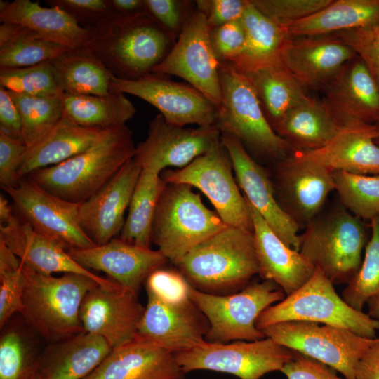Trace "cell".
<instances>
[{
	"label": "cell",
	"instance_id": "obj_29",
	"mask_svg": "<svg viewBox=\"0 0 379 379\" xmlns=\"http://www.w3.org/2000/svg\"><path fill=\"white\" fill-rule=\"evenodd\" d=\"M0 21L25 27L68 49L86 46L91 38V32L66 12L56 6H42L38 1H1Z\"/></svg>",
	"mask_w": 379,
	"mask_h": 379
},
{
	"label": "cell",
	"instance_id": "obj_19",
	"mask_svg": "<svg viewBox=\"0 0 379 379\" xmlns=\"http://www.w3.org/2000/svg\"><path fill=\"white\" fill-rule=\"evenodd\" d=\"M144 311L135 292L97 285L83 300L80 319L84 331L101 336L114 349L135 338Z\"/></svg>",
	"mask_w": 379,
	"mask_h": 379
},
{
	"label": "cell",
	"instance_id": "obj_17",
	"mask_svg": "<svg viewBox=\"0 0 379 379\" xmlns=\"http://www.w3.org/2000/svg\"><path fill=\"white\" fill-rule=\"evenodd\" d=\"M220 138L215 125L185 128L168 122L159 114L150 121L133 159L142 169L161 174L168 167H185L219 145Z\"/></svg>",
	"mask_w": 379,
	"mask_h": 379
},
{
	"label": "cell",
	"instance_id": "obj_18",
	"mask_svg": "<svg viewBox=\"0 0 379 379\" xmlns=\"http://www.w3.org/2000/svg\"><path fill=\"white\" fill-rule=\"evenodd\" d=\"M220 142L228 152L245 199L286 246L299 251L300 227L279 206L267 171L234 136L221 133Z\"/></svg>",
	"mask_w": 379,
	"mask_h": 379
},
{
	"label": "cell",
	"instance_id": "obj_41",
	"mask_svg": "<svg viewBox=\"0 0 379 379\" xmlns=\"http://www.w3.org/2000/svg\"><path fill=\"white\" fill-rule=\"evenodd\" d=\"M342 206L354 215L371 220L379 215V175L333 171Z\"/></svg>",
	"mask_w": 379,
	"mask_h": 379
},
{
	"label": "cell",
	"instance_id": "obj_27",
	"mask_svg": "<svg viewBox=\"0 0 379 379\" xmlns=\"http://www.w3.org/2000/svg\"><path fill=\"white\" fill-rule=\"evenodd\" d=\"M246 201L253 220L258 274L264 280L274 281L286 296L289 295L312 277L315 268L299 251L286 246L259 213Z\"/></svg>",
	"mask_w": 379,
	"mask_h": 379
},
{
	"label": "cell",
	"instance_id": "obj_31",
	"mask_svg": "<svg viewBox=\"0 0 379 379\" xmlns=\"http://www.w3.org/2000/svg\"><path fill=\"white\" fill-rule=\"evenodd\" d=\"M101 336L84 331L58 344L38 362L41 379H84L110 354Z\"/></svg>",
	"mask_w": 379,
	"mask_h": 379
},
{
	"label": "cell",
	"instance_id": "obj_11",
	"mask_svg": "<svg viewBox=\"0 0 379 379\" xmlns=\"http://www.w3.org/2000/svg\"><path fill=\"white\" fill-rule=\"evenodd\" d=\"M185 373L207 370L232 374L240 379H260L281 371L293 358V350L270 338L233 343L205 341L190 350L174 354Z\"/></svg>",
	"mask_w": 379,
	"mask_h": 379
},
{
	"label": "cell",
	"instance_id": "obj_23",
	"mask_svg": "<svg viewBox=\"0 0 379 379\" xmlns=\"http://www.w3.org/2000/svg\"><path fill=\"white\" fill-rule=\"evenodd\" d=\"M67 252L85 268L102 271L137 294L149 275L168 260L158 250L115 238L102 245L71 248Z\"/></svg>",
	"mask_w": 379,
	"mask_h": 379
},
{
	"label": "cell",
	"instance_id": "obj_16",
	"mask_svg": "<svg viewBox=\"0 0 379 379\" xmlns=\"http://www.w3.org/2000/svg\"><path fill=\"white\" fill-rule=\"evenodd\" d=\"M109 91L137 96L156 107L169 123L185 126L215 125L218 107L190 85L152 73L137 80L112 77Z\"/></svg>",
	"mask_w": 379,
	"mask_h": 379
},
{
	"label": "cell",
	"instance_id": "obj_1",
	"mask_svg": "<svg viewBox=\"0 0 379 379\" xmlns=\"http://www.w3.org/2000/svg\"><path fill=\"white\" fill-rule=\"evenodd\" d=\"M90 32L86 47L114 77L124 80L153 73L174 44L146 12L114 15Z\"/></svg>",
	"mask_w": 379,
	"mask_h": 379
},
{
	"label": "cell",
	"instance_id": "obj_9",
	"mask_svg": "<svg viewBox=\"0 0 379 379\" xmlns=\"http://www.w3.org/2000/svg\"><path fill=\"white\" fill-rule=\"evenodd\" d=\"M274 281L248 284L241 291L220 295L190 286V299L207 319L209 326L205 339L208 342L254 341L266 338L256 327L260 314L286 298Z\"/></svg>",
	"mask_w": 379,
	"mask_h": 379
},
{
	"label": "cell",
	"instance_id": "obj_60",
	"mask_svg": "<svg viewBox=\"0 0 379 379\" xmlns=\"http://www.w3.org/2000/svg\"><path fill=\"white\" fill-rule=\"evenodd\" d=\"M375 128H376V130H377V133H378V136L375 138V142L376 143V145L378 146H379V121L374 124Z\"/></svg>",
	"mask_w": 379,
	"mask_h": 379
},
{
	"label": "cell",
	"instance_id": "obj_34",
	"mask_svg": "<svg viewBox=\"0 0 379 379\" xmlns=\"http://www.w3.org/2000/svg\"><path fill=\"white\" fill-rule=\"evenodd\" d=\"M244 74L274 130L288 111L310 97L307 90L283 65H267Z\"/></svg>",
	"mask_w": 379,
	"mask_h": 379
},
{
	"label": "cell",
	"instance_id": "obj_30",
	"mask_svg": "<svg viewBox=\"0 0 379 379\" xmlns=\"http://www.w3.org/2000/svg\"><path fill=\"white\" fill-rule=\"evenodd\" d=\"M109 129L79 125L64 112L58 123L41 140L27 149L19 170L20 179L86 150Z\"/></svg>",
	"mask_w": 379,
	"mask_h": 379
},
{
	"label": "cell",
	"instance_id": "obj_38",
	"mask_svg": "<svg viewBox=\"0 0 379 379\" xmlns=\"http://www.w3.org/2000/svg\"><path fill=\"white\" fill-rule=\"evenodd\" d=\"M166 184L160 173L142 169L120 233L121 239L140 247L150 248L155 211Z\"/></svg>",
	"mask_w": 379,
	"mask_h": 379
},
{
	"label": "cell",
	"instance_id": "obj_42",
	"mask_svg": "<svg viewBox=\"0 0 379 379\" xmlns=\"http://www.w3.org/2000/svg\"><path fill=\"white\" fill-rule=\"evenodd\" d=\"M370 228L371 234L365 246L364 260L342 293L349 305L360 311L373 295L379 293V215L370 220Z\"/></svg>",
	"mask_w": 379,
	"mask_h": 379
},
{
	"label": "cell",
	"instance_id": "obj_53",
	"mask_svg": "<svg viewBox=\"0 0 379 379\" xmlns=\"http://www.w3.org/2000/svg\"><path fill=\"white\" fill-rule=\"evenodd\" d=\"M249 0H197V9L204 14L209 29L241 20Z\"/></svg>",
	"mask_w": 379,
	"mask_h": 379
},
{
	"label": "cell",
	"instance_id": "obj_15",
	"mask_svg": "<svg viewBox=\"0 0 379 379\" xmlns=\"http://www.w3.org/2000/svg\"><path fill=\"white\" fill-rule=\"evenodd\" d=\"M4 191L12 199L21 220L67 251L96 245L80 225V204L52 194L27 178L21 179L18 187Z\"/></svg>",
	"mask_w": 379,
	"mask_h": 379
},
{
	"label": "cell",
	"instance_id": "obj_20",
	"mask_svg": "<svg viewBox=\"0 0 379 379\" xmlns=\"http://www.w3.org/2000/svg\"><path fill=\"white\" fill-rule=\"evenodd\" d=\"M356 53L333 34L289 37L281 62L307 89L323 90Z\"/></svg>",
	"mask_w": 379,
	"mask_h": 379
},
{
	"label": "cell",
	"instance_id": "obj_45",
	"mask_svg": "<svg viewBox=\"0 0 379 379\" xmlns=\"http://www.w3.org/2000/svg\"><path fill=\"white\" fill-rule=\"evenodd\" d=\"M30 349L21 333L8 330L0 339V379H31L36 373Z\"/></svg>",
	"mask_w": 379,
	"mask_h": 379
},
{
	"label": "cell",
	"instance_id": "obj_33",
	"mask_svg": "<svg viewBox=\"0 0 379 379\" xmlns=\"http://www.w3.org/2000/svg\"><path fill=\"white\" fill-rule=\"evenodd\" d=\"M241 21L246 45L242 54L232 64L243 73L267 65H282L280 55L285 41L290 37L288 29L263 15L251 0Z\"/></svg>",
	"mask_w": 379,
	"mask_h": 379
},
{
	"label": "cell",
	"instance_id": "obj_5",
	"mask_svg": "<svg viewBox=\"0 0 379 379\" xmlns=\"http://www.w3.org/2000/svg\"><path fill=\"white\" fill-rule=\"evenodd\" d=\"M367 242L362 220L341 206L320 212L307 225L299 252L333 284H348L361 267Z\"/></svg>",
	"mask_w": 379,
	"mask_h": 379
},
{
	"label": "cell",
	"instance_id": "obj_46",
	"mask_svg": "<svg viewBox=\"0 0 379 379\" xmlns=\"http://www.w3.org/2000/svg\"><path fill=\"white\" fill-rule=\"evenodd\" d=\"M145 12L175 42L196 10L195 1L144 0Z\"/></svg>",
	"mask_w": 379,
	"mask_h": 379
},
{
	"label": "cell",
	"instance_id": "obj_48",
	"mask_svg": "<svg viewBox=\"0 0 379 379\" xmlns=\"http://www.w3.org/2000/svg\"><path fill=\"white\" fill-rule=\"evenodd\" d=\"M145 282L147 292L164 303L181 305L191 301V284L180 272L160 267L152 272Z\"/></svg>",
	"mask_w": 379,
	"mask_h": 379
},
{
	"label": "cell",
	"instance_id": "obj_3",
	"mask_svg": "<svg viewBox=\"0 0 379 379\" xmlns=\"http://www.w3.org/2000/svg\"><path fill=\"white\" fill-rule=\"evenodd\" d=\"M22 271L25 288L21 314L38 333L46 340L58 341L84 331L80 309L86 293L99 285L96 281L78 274L58 277L46 275L23 263Z\"/></svg>",
	"mask_w": 379,
	"mask_h": 379
},
{
	"label": "cell",
	"instance_id": "obj_52",
	"mask_svg": "<svg viewBox=\"0 0 379 379\" xmlns=\"http://www.w3.org/2000/svg\"><path fill=\"white\" fill-rule=\"evenodd\" d=\"M27 149L21 140L0 131V185L3 190L19 185V170Z\"/></svg>",
	"mask_w": 379,
	"mask_h": 379
},
{
	"label": "cell",
	"instance_id": "obj_57",
	"mask_svg": "<svg viewBox=\"0 0 379 379\" xmlns=\"http://www.w3.org/2000/svg\"><path fill=\"white\" fill-rule=\"evenodd\" d=\"M116 15H131L145 12L144 0H109Z\"/></svg>",
	"mask_w": 379,
	"mask_h": 379
},
{
	"label": "cell",
	"instance_id": "obj_10",
	"mask_svg": "<svg viewBox=\"0 0 379 379\" xmlns=\"http://www.w3.org/2000/svg\"><path fill=\"white\" fill-rule=\"evenodd\" d=\"M261 331L278 344L338 371L345 379L354 378L359 361L375 340L342 328L305 321H284Z\"/></svg>",
	"mask_w": 379,
	"mask_h": 379
},
{
	"label": "cell",
	"instance_id": "obj_55",
	"mask_svg": "<svg viewBox=\"0 0 379 379\" xmlns=\"http://www.w3.org/2000/svg\"><path fill=\"white\" fill-rule=\"evenodd\" d=\"M0 131L22 140V119L8 91L0 87Z\"/></svg>",
	"mask_w": 379,
	"mask_h": 379
},
{
	"label": "cell",
	"instance_id": "obj_47",
	"mask_svg": "<svg viewBox=\"0 0 379 379\" xmlns=\"http://www.w3.org/2000/svg\"><path fill=\"white\" fill-rule=\"evenodd\" d=\"M333 0H251L263 15L278 25L288 28L324 7Z\"/></svg>",
	"mask_w": 379,
	"mask_h": 379
},
{
	"label": "cell",
	"instance_id": "obj_13",
	"mask_svg": "<svg viewBox=\"0 0 379 379\" xmlns=\"http://www.w3.org/2000/svg\"><path fill=\"white\" fill-rule=\"evenodd\" d=\"M275 163L270 178L276 199L300 227H305L335 190L333 171L297 151Z\"/></svg>",
	"mask_w": 379,
	"mask_h": 379
},
{
	"label": "cell",
	"instance_id": "obj_59",
	"mask_svg": "<svg viewBox=\"0 0 379 379\" xmlns=\"http://www.w3.org/2000/svg\"><path fill=\"white\" fill-rule=\"evenodd\" d=\"M368 314L379 324V293L373 295L366 302Z\"/></svg>",
	"mask_w": 379,
	"mask_h": 379
},
{
	"label": "cell",
	"instance_id": "obj_51",
	"mask_svg": "<svg viewBox=\"0 0 379 379\" xmlns=\"http://www.w3.org/2000/svg\"><path fill=\"white\" fill-rule=\"evenodd\" d=\"M209 35L219 62L233 63L244 50L246 32L241 19L210 29Z\"/></svg>",
	"mask_w": 379,
	"mask_h": 379
},
{
	"label": "cell",
	"instance_id": "obj_4",
	"mask_svg": "<svg viewBox=\"0 0 379 379\" xmlns=\"http://www.w3.org/2000/svg\"><path fill=\"white\" fill-rule=\"evenodd\" d=\"M178 267L192 286L205 292L246 286L259 273L253 232L226 226L190 250Z\"/></svg>",
	"mask_w": 379,
	"mask_h": 379
},
{
	"label": "cell",
	"instance_id": "obj_37",
	"mask_svg": "<svg viewBox=\"0 0 379 379\" xmlns=\"http://www.w3.org/2000/svg\"><path fill=\"white\" fill-rule=\"evenodd\" d=\"M65 114L79 125L110 128L126 125L136 112L124 93L106 95L63 94Z\"/></svg>",
	"mask_w": 379,
	"mask_h": 379
},
{
	"label": "cell",
	"instance_id": "obj_21",
	"mask_svg": "<svg viewBox=\"0 0 379 379\" xmlns=\"http://www.w3.org/2000/svg\"><path fill=\"white\" fill-rule=\"evenodd\" d=\"M0 240L20 258L22 262L39 273L78 274L89 277L100 286L109 289L120 284L93 273L78 263L64 246L35 230L19 217L13 215L0 225Z\"/></svg>",
	"mask_w": 379,
	"mask_h": 379
},
{
	"label": "cell",
	"instance_id": "obj_49",
	"mask_svg": "<svg viewBox=\"0 0 379 379\" xmlns=\"http://www.w3.org/2000/svg\"><path fill=\"white\" fill-rule=\"evenodd\" d=\"M333 34L356 53L379 86V22Z\"/></svg>",
	"mask_w": 379,
	"mask_h": 379
},
{
	"label": "cell",
	"instance_id": "obj_35",
	"mask_svg": "<svg viewBox=\"0 0 379 379\" xmlns=\"http://www.w3.org/2000/svg\"><path fill=\"white\" fill-rule=\"evenodd\" d=\"M379 22V0H335L288 28L291 37L331 34Z\"/></svg>",
	"mask_w": 379,
	"mask_h": 379
},
{
	"label": "cell",
	"instance_id": "obj_50",
	"mask_svg": "<svg viewBox=\"0 0 379 379\" xmlns=\"http://www.w3.org/2000/svg\"><path fill=\"white\" fill-rule=\"evenodd\" d=\"M50 6L66 12L81 27L89 32L116 15L109 0H48Z\"/></svg>",
	"mask_w": 379,
	"mask_h": 379
},
{
	"label": "cell",
	"instance_id": "obj_36",
	"mask_svg": "<svg viewBox=\"0 0 379 379\" xmlns=\"http://www.w3.org/2000/svg\"><path fill=\"white\" fill-rule=\"evenodd\" d=\"M63 94L106 95L113 75L86 47L68 49L50 60Z\"/></svg>",
	"mask_w": 379,
	"mask_h": 379
},
{
	"label": "cell",
	"instance_id": "obj_58",
	"mask_svg": "<svg viewBox=\"0 0 379 379\" xmlns=\"http://www.w3.org/2000/svg\"><path fill=\"white\" fill-rule=\"evenodd\" d=\"M14 214L13 213V208L9 205L7 199L0 195V225H5L8 222Z\"/></svg>",
	"mask_w": 379,
	"mask_h": 379
},
{
	"label": "cell",
	"instance_id": "obj_40",
	"mask_svg": "<svg viewBox=\"0 0 379 379\" xmlns=\"http://www.w3.org/2000/svg\"><path fill=\"white\" fill-rule=\"evenodd\" d=\"M8 93L21 116L22 141L27 149L30 148L41 140L63 116V94L31 96Z\"/></svg>",
	"mask_w": 379,
	"mask_h": 379
},
{
	"label": "cell",
	"instance_id": "obj_61",
	"mask_svg": "<svg viewBox=\"0 0 379 379\" xmlns=\"http://www.w3.org/2000/svg\"><path fill=\"white\" fill-rule=\"evenodd\" d=\"M31 379H41L40 377L37 375V373H36L35 375H34Z\"/></svg>",
	"mask_w": 379,
	"mask_h": 379
},
{
	"label": "cell",
	"instance_id": "obj_54",
	"mask_svg": "<svg viewBox=\"0 0 379 379\" xmlns=\"http://www.w3.org/2000/svg\"><path fill=\"white\" fill-rule=\"evenodd\" d=\"M287 379H345L327 365L293 350V358L280 371Z\"/></svg>",
	"mask_w": 379,
	"mask_h": 379
},
{
	"label": "cell",
	"instance_id": "obj_56",
	"mask_svg": "<svg viewBox=\"0 0 379 379\" xmlns=\"http://www.w3.org/2000/svg\"><path fill=\"white\" fill-rule=\"evenodd\" d=\"M354 379H379V338H375L359 361Z\"/></svg>",
	"mask_w": 379,
	"mask_h": 379
},
{
	"label": "cell",
	"instance_id": "obj_14",
	"mask_svg": "<svg viewBox=\"0 0 379 379\" xmlns=\"http://www.w3.org/2000/svg\"><path fill=\"white\" fill-rule=\"evenodd\" d=\"M209 30L205 16L196 7L170 52L153 73L183 79L218 107L222 100L220 62L213 50Z\"/></svg>",
	"mask_w": 379,
	"mask_h": 379
},
{
	"label": "cell",
	"instance_id": "obj_25",
	"mask_svg": "<svg viewBox=\"0 0 379 379\" xmlns=\"http://www.w3.org/2000/svg\"><path fill=\"white\" fill-rule=\"evenodd\" d=\"M174 353L137 335L110 354L84 379H182Z\"/></svg>",
	"mask_w": 379,
	"mask_h": 379
},
{
	"label": "cell",
	"instance_id": "obj_32",
	"mask_svg": "<svg viewBox=\"0 0 379 379\" xmlns=\"http://www.w3.org/2000/svg\"><path fill=\"white\" fill-rule=\"evenodd\" d=\"M342 127L322 100L309 97L288 111L274 131L293 152H306L326 146Z\"/></svg>",
	"mask_w": 379,
	"mask_h": 379
},
{
	"label": "cell",
	"instance_id": "obj_22",
	"mask_svg": "<svg viewBox=\"0 0 379 379\" xmlns=\"http://www.w3.org/2000/svg\"><path fill=\"white\" fill-rule=\"evenodd\" d=\"M141 171L131 159L100 191L80 204V225L96 245L105 244L121 233Z\"/></svg>",
	"mask_w": 379,
	"mask_h": 379
},
{
	"label": "cell",
	"instance_id": "obj_28",
	"mask_svg": "<svg viewBox=\"0 0 379 379\" xmlns=\"http://www.w3.org/2000/svg\"><path fill=\"white\" fill-rule=\"evenodd\" d=\"M374 124L353 122L343 126L324 147L298 152L302 156L335 171L379 175V146Z\"/></svg>",
	"mask_w": 379,
	"mask_h": 379
},
{
	"label": "cell",
	"instance_id": "obj_8",
	"mask_svg": "<svg viewBox=\"0 0 379 379\" xmlns=\"http://www.w3.org/2000/svg\"><path fill=\"white\" fill-rule=\"evenodd\" d=\"M305 321L348 330L364 338H375L379 324L368 313L349 305L333 284L319 270L299 288L264 310L256 321L263 328L281 322Z\"/></svg>",
	"mask_w": 379,
	"mask_h": 379
},
{
	"label": "cell",
	"instance_id": "obj_26",
	"mask_svg": "<svg viewBox=\"0 0 379 379\" xmlns=\"http://www.w3.org/2000/svg\"><path fill=\"white\" fill-rule=\"evenodd\" d=\"M138 325V335L173 353L197 347L206 341L208 328L192 301L181 305L162 302L149 292Z\"/></svg>",
	"mask_w": 379,
	"mask_h": 379
},
{
	"label": "cell",
	"instance_id": "obj_44",
	"mask_svg": "<svg viewBox=\"0 0 379 379\" xmlns=\"http://www.w3.org/2000/svg\"><path fill=\"white\" fill-rule=\"evenodd\" d=\"M25 278L20 258L0 240V327L23 308Z\"/></svg>",
	"mask_w": 379,
	"mask_h": 379
},
{
	"label": "cell",
	"instance_id": "obj_12",
	"mask_svg": "<svg viewBox=\"0 0 379 379\" xmlns=\"http://www.w3.org/2000/svg\"><path fill=\"white\" fill-rule=\"evenodd\" d=\"M232 171L230 157L220 142L185 167L162 171L161 176L166 183L185 184L199 190L226 225L253 232L248 206Z\"/></svg>",
	"mask_w": 379,
	"mask_h": 379
},
{
	"label": "cell",
	"instance_id": "obj_43",
	"mask_svg": "<svg viewBox=\"0 0 379 379\" xmlns=\"http://www.w3.org/2000/svg\"><path fill=\"white\" fill-rule=\"evenodd\" d=\"M0 86L10 92L31 96L63 94L50 61L21 68H0Z\"/></svg>",
	"mask_w": 379,
	"mask_h": 379
},
{
	"label": "cell",
	"instance_id": "obj_39",
	"mask_svg": "<svg viewBox=\"0 0 379 379\" xmlns=\"http://www.w3.org/2000/svg\"><path fill=\"white\" fill-rule=\"evenodd\" d=\"M68 48L19 25L1 23L0 68H21L50 61Z\"/></svg>",
	"mask_w": 379,
	"mask_h": 379
},
{
	"label": "cell",
	"instance_id": "obj_2",
	"mask_svg": "<svg viewBox=\"0 0 379 379\" xmlns=\"http://www.w3.org/2000/svg\"><path fill=\"white\" fill-rule=\"evenodd\" d=\"M133 133L126 124L109 128L93 145L26 178L66 201L81 204L100 191L135 155Z\"/></svg>",
	"mask_w": 379,
	"mask_h": 379
},
{
	"label": "cell",
	"instance_id": "obj_24",
	"mask_svg": "<svg viewBox=\"0 0 379 379\" xmlns=\"http://www.w3.org/2000/svg\"><path fill=\"white\" fill-rule=\"evenodd\" d=\"M324 91L322 101L342 126L379 121V86L357 55L343 66Z\"/></svg>",
	"mask_w": 379,
	"mask_h": 379
},
{
	"label": "cell",
	"instance_id": "obj_6",
	"mask_svg": "<svg viewBox=\"0 0 379 379\" xmlns=\"http://www.w3.org/2000/svg\"><path fill=\"white\" fill-rule=\"evenodd\" d=\"M222 100L215 126L237 138L247 152L275 162L292 151L267 121L248 77L232 63L220 62Z\"/></svg>",
	"mask_w": 379,
	"mask_h": 379
},
{
	"label": "cell",
	"instance_id": "obj_7",
	"mask_svg": "<svg viewBox=\"0 0 379 379\" xmlns=\"http://www.w3.org/2000/svg\"><path fill=\"white\" fill-rule=\"evenodd\" d=\"M226 226L191 186L167 183L155 211L151 240L178 266L190 250Z\"/></svg>",
	"mask_w": 379,
	"mask_h": 379
}]
</instances>
